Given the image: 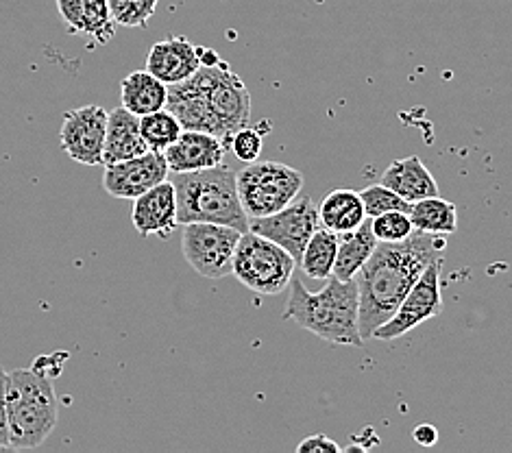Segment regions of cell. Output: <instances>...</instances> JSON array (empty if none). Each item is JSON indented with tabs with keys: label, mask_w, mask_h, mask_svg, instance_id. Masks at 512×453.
<instances>
[{
	"label": "cell",
	"mask_w": 512,
	"mask_h": 453,
	"mask_svg": "<svg viewBox=\"0 0 512 453\" xmlns=\"http://www.w3.org/2000/svg\"><path fill=\"white\" fill-rule=\"evenodd\" d=\"M201 68L199 48L186 38H168L153 44L146 57V70L166 85L190 79Z\"/></svg>",
	"instance_id": "9a60e30c"
},
{
	"label": "cell",
	"mask_w": 512,
	"mask_h": 453,
	"mask_svg": "<svg viewBox=\"0 0 512 453\" xmlns=\"http://www.w3.org/2000/svg\"><path fill=\"white\" fill-rule=\"evenodd\" d=\"M0 449H9L7 432V371L0 366Z\"/></svg>",
	"instance_id": "f546056e"
},
{
	"label": "cell",
	"mask_w": 512,
	"mask_h": 453,
	"mask_svg": "<svg viewBox=\"0 0 512 453\" xmlns=\"http://www.w3.org/2000/svg\"><path fill=\"white\" fill-rule=\"evenodd\" d=\"M338 253V234L329 231L325 227H319L312 234L310 242L303 249V255L299 260L301 271L310 279H329L334 275Z\"/></svg>",
	"instance_id": "603a6c76"
},
{
	"label": "cell",
	"mask_w": 512,
	"mask_h": 453,
	"mask_svg": "<svg viewBox=\"0 0 512 453\" xmlns=\"http://www.w3.org/2000/svg\"><path fill=\"white\" fill-rule=\"evenodd\" d=\"M445 236L414 229L401 242H380L369 262L353 277L360 292V334L373 338L375 329L397 312L412 286L432 262L443 260Z\"/></svg>",
	"instance_id": "6da1fadb"
},
{
	"label": "cell",
	"mask_w": 512,
	"mask_h": 453,
	"mask_svg": "<svg viewBox=\"0 0 512 453\" xmlns=\"http://www.w3.org/2000/svg\"><path fill=\"white\" fill-rule=\"evenodd\" d=\"M377 244L380 242H377L373 234L371 218L364 220L358 229L347 231V234H338V253L332 277L340 281H349L356 277L360 268L369 262Z\"/></svg>",
	"instance_id": "ffe728a7"
},
{
	"label": "cell",
	"mask_w": 512,
	"mask_h": 453,
	"mask_svg": "<svg viewBox=\"0 0 512 453\" xmlns=\"http://www.w3.org/2000/svg\"><path fill=\"white\" fill-rule=\"evenodd\" d=\"M238 194L249 218L271 216L299 197L303 175L279 162H251L236 173Z\"/></svg>",
	"instance_id": "52a82bcc"
},
{
	"label": "cell",
	"mask_w": 512,
	"mask_h": 453,
	"mask_svg": "<svg viewBox=\"0 0 512 453\" xmlns=\"http://www.w3.org/2000/svg\"><path fill=\"white\" fill-rule=\"evenodd\" d=\"M177 194V220L188 223H216L238 231H249V216L238 194L236 173L229 166H214L173 177Z\"/></svg>",
	"instance_id": "3957f363"
},
{
	"label": "cell",
	"mask_w": 512,
	"mask_h": 453,
	"mask_svg": "<svg viewBox=\"0 0 512 453\" xmlns=\"http://www.w3.org/2000/svg\"><path fill=\"white\" fill-rule=\"evenodd\" d=\"M242 231L216 223H188L181 234L186 262L205 279H223L234 271Z\"/></svg>",
	"instance_id": "ba28073f"
},
{
	"label": "cell",
	"mask_w": 512,
	"mask_h": 453,
	"mask_svg": "<svg viewBox=\"0 0 512 453\" xmlns=\"http://www.w3.org/2000/svg\"><path fill=\"white\" fill-rule=\"evenodd\" d=\"M284 316L332 345H364L360 334V292L356 279L340 281L329 277L323 290L310 292L299 279L292 277Z\"/></svg>",
	"instance_id": "7a4b0ae2"
},
{
	"label": "cell",
	"mask_w": 512,
	"mask_h": 453,
	"mask_svg": "<svg viewBox=\"0 0 512 453\" xmlns=\"http://www.w3.org/2000/svg\"><path fill=\"white\" fill-rule=\"evenodd\" d=\"M194 79L199 81L207 109L214 118L216 136L229 146L236 131L249 127L251 94L245 81L221 59L216 64L201 66L194 72Z\"/></svg>",
	"instance_id": "8992f818"
},
{
	"label": "cell",
	"mask_w": 512,
	"mask_h": 453,
	"mask_svg": "<svg viewBox=\"0 0 512 453\" xmlns=\"http://www.w3.org/2000/svg\"><path fill=\"white\" fill-rule=\"evenodd\" d=\"M360 199L364 203V212L367 218H375L386 212H408L412 203H408L404 197H399L395 190H390L384 183H377V186H369L360 192Z\"/></svg>",
	"instance_id": "484cf974"
},
{
	"label": "cell",
	"mask_w": 512,
	"mask_h": 453,
	"mask_svg": "<svg viewBox=\"0 0 512 453\" xmlns=\"http://www.w3.org/2000/svg\"><path fill=\"white\" fill-rule=\"evenodd\" d=\"M364 220H367V212H364L360 192L332 190L319 205L321 227L334 231V234H347V231L358 229Z\"/></svg>",
	"instance_id": "44dd1931"
},
{
	"label": "cell",
	"mask_w": 512,
	"mask_h": 453,
	"mask_svg": "<svg viewBox=\"0 0 512 453\" xmlns=\"http://www.w3.org/2000/svg\"><path fill=\"white\" fill-rule=\"evenodd\" d=\"M227 144L205 131H181V136L164 151L168 170L177 173H194L221 166L225 159Z\"/></svg>",
	"instance_id": "5bb4252c"
},
{
	"label": "cell",
	"mask_w": 512,
	"mask_h": 453,
	"mask_svg": "<svg viewBox=\"0 0 512 453\" xmlns=\"http://www.w3.org/2000/svg\"><path fill=\"white\" fill-rule=\"evenodd\" d=\"M295 257L273 240L245 231L234 255V275L242 286L258 292V295L271 297L284 292L295 275Z\"/></svg>",
	"instance_id": "5b68a950"
},
{
	"label": "cell",
	"mask_w": 512,
	"mask_h": 453,
	"mask_svg": "<svg viewBox=\"0 0 512 453\" xmlns=\"http://www.w3.org/2000/svg\"><path fill=\"white\" fill-rule=\"evenodd\" d=\"M262 131L251 129V127H242L240 131H236L234 136L229 140V149L234 151V155L240 159V162H255L262 153Z\"/></svg>",
	"instance_id": "83f0119b"
},
{
	"label": "cell",
	"mask_w": 512,
	"mask_h": 453,
	"mask_svg": "<svg viewBox=\"0 0 512 453\" xmlns=\"http://www.w3.org/2000/svg\"><path fill=\"white\" fill-rule=\"evenodd\" d=\"M319 227V207L314 205L310 197H297L284 210L249 220V231L279 244V247L295 257L297 264L303 249H306V244Z\"/></svg>",
	"instance_id": "30bf717a"
},
{
	"label": "cell",
	"mask_w": 512,
	"mask_h": 453,
	"mask_svg": "<svg viewBox=\"0 0 512 453\" xmlns=\"http://www.w3.org/2000/svg\"><path fill=\"white\" fill-rule=\"evenodd\" d=\"M441 268L443 260L432 262L425 268L417 284L401 301L397 312L388 318L384 325L375 329L373 338L377 340H397L412 332L414 327L430 321V318L443 312V295H441Z\"/></svg>",
	"instance_id": "9c48e42d"
},
{
	"label": "cell",
	"mask_w": 512,
	"mask_h": 453,
	"mask_svg": "<svg viewBox=\"0 0 512 453\" xmlns=\"http://www.w3.org/2000/svg\"><path fill=\"white\" fill-rule=\"evenodd\" d=\"M371 227L377 242H401L414 231L410 214L397 210L371 218Z\"/></svg>",
	"instance_id": "4316f807"
},
{
	"label": "cell",
	"mask_w": 512,
	"mask_h": 453,
	"mask_svg": "<svg viewBox=\"0 0 512 453\" xmlns=\"http://www.w3.org/2000/svg\"><path fill=\"white\" fill-rule=\"evenodd\" d=\"M343 447H340L336 440H332L325 434H314L308 436L306 440H301L297 445V453H340Z\"/></svg>",
	"instance_id": "f1b7e54d"
},
{
	"label": "cell",
	"mask_w": 512,
	"mask_h": 453,
	"mask_svg": "<svg viewBox=\"0 0 512 453\" xmlns=\"http://www.w3.org/2000/svg\"><path fill=\"white\" fill-rule=\"evenodd\" d=\"M57 395L51 373L33 369L7 373V432L9 449H35L57 425Z\"/></svg>",
	"instance_id": "277c9868"
},
{
	"label": "cell",
	"mask_w": 512,
	"mask_h": 453,
	"mask_svg": "<svg viewBox=\"0 0 512 453\" xmlns=\"http://www.w3.org/2000/svg\"><path fill=\"white\" fill-rule=\"evenodd\" d=\"M55 3L72 35H85L99 44H107L114 38L116 22L107 0H55Z\"/></svg>",
	"instance_id": "2e32d148"
},
{
	"label": "cell",
	"mask_w": 512,
	"mask_h": 453,
	"mask_svg": "<svg viewBox=\"0 0 512 453\" xmlns=\"http://www.w3.org/2000/svg\"><path fill=\"white\" fill-rule=\"evenodd\" d=\"M107 118L109 112H105L101 105H83L64 114L59 140L72 162L85 166L103 164Z\"/></svg>",
	"instance_id": "8fae6325"
},
{
	"label": "cell",
	"mask_w": 512,
	"mask_h": 453,
	"mask_svg": "<svg viewBox=\"0 0 512 453\" xmlns=\"http://www.w3.org/2000/svg\"><path fill=\"white\" fill-rule=\"evenodd\" d=\"M382 183L390 190H395L399 197H404L408 203H417L430 197H438V183L432 173L421 162V157L410 155L404 159H395L384 175Z\"/></svg>",
	"instance_id": "ac0fdd59"
},
{
	"label": "cell",
	"mask_w": 512,
	"mask_h": 453,
	"mask_svg": "<svg viewBox=\"0 0 512 453\" xmlns=\"http://www.w3.org/2000/svg\"><path fill=\"white\" fill-rule=\"evenodd\" d=\"M412 438H414V443L421 445V447H434L438 443V430L434 425L423 423V425L414 427Z\"/></svg>",
	"instance_id": "4dcf8cb0"
},
{
	"label": "cell",
	"mask_w": 512,
	"mask_h": 453,
	"mask_svg": "<svg viewBox=\"0 0 512 453\" xmlns=\"http://www.w3.org/2000/svg\"><path fill=\"white\" fill-rule=\"evenodd\" d=\"M146 151H149V146L140 133V116L131 114L127 107H116L114 112H109L103 164L125 162V159L138 157Z\"/></svg>",
	"instance_id": "e0dca14e"
},
{
	"label": "cell",
	"mask_w": 512,
	"mask_h": 453,
	"mask_svg": "<svg viewBox=\"0 0 512 453\" xmlns=\"http://www.w3.org/2000/svg\"><path fill=\"white\" fill-rule=\"evenodd\" d=\"M120 101L136 116L160 112L168 101V85L149 70H136L120 81Z\"/></svg>",
	"instance_id": "d6986e66"
},
{
	"label": "cell",
	"mask_w": 512,
	"mask_h": 453,
	"mask_svg": "<svg viewBox=\"0 0 512 453\" xmlns=\"http://www.w3.org/2000/svg\"><path fill=\"white\" fill-rule=\"evenodd\" d=\"M107 5L118 27L144 29L157 11L160 0H107Z\"/></svg>",
	"instance_id": "d4e9b609"
},
{
	"label": "cell",
	"mask_w": 512,
	"mask_h": 453,
	"mask_svg": "<svg viewBox=\"0 0 512 453\" xmlns=\"http://www.w3.org/2000/svg\"><path fill=\"white\" fill-rule=\"evenodd\" d=\"M170 175L164 153L146 151L125 162L107 164L103 175V188L114 199H138L146 190L166 181Z\"/></svg>",
	"instance_id": "7c38bea8"
},
{
	"label": "cell",
	"mask_w": 512,
	"mask_h": 453,
	"mask_svg": "<svg viewBox=\"0 0 512 453\" xmlns=\"http://www.w3.org/2000/svg\"><path fill=\"white\" fill-rule=\"evenodd\" d=\"M410 220L414 229L425 231V234L451 236L456 234L458 229V210L451 201H445L441 197H430L412 203Z\"/></svg>",
	"instance_id": "7402d4cb"
},
{
	"label": "cell",
	"mask_w": 512,
	"mask_h": 453,
	"mask_svg": "<svg viewBox=\"0 0 512 453\" xmlns=\"http://www.w3.org/2000/svg\"><path fill=\"white\" fill-rule=\"evenodd\" d=\"M133 227L140 236H170L179 225L177 220V194L173 181H162L133 199L131 210Z\"/></svg>",
	"instance_id": "4fadbf2b"
},
{
	"label": "cell",
	"mask_w": 512,
	"mask_h": 453,
	"mask_svg": "<svg viewBox=\"0 0 512 453\" xmlns=\"http://www.w3.org/2000/svg\"><path fill=\"white\" fill-rule=\"evenodd\" d=\"M181 131H184L181 122L166 107L160 109V112L140 116V133L149 151L164 153L181 136Z\"/></svg>",
	"instance_id": "cb8c5ba5"
}]
</instances>
